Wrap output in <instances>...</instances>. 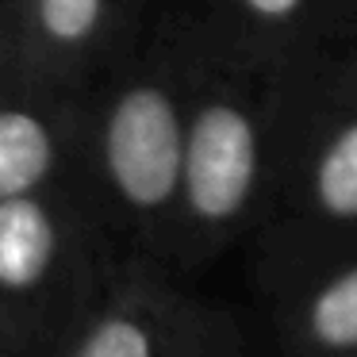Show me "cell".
Here are the masks:
<instances>
[{
	"mask_svg": "<svg viewBox=\"0 0 357 357\" xmlns=\"http://www.w3.org/2000/svg\"><path fill=\"white\" fill-rule=\"evenodd\" d=\"M204 31L188 8H154L123 58L81 100L77 188L116 257L165 265Z\"/></svg>",
	"mask_w": 357,
	"mask_h": 357,
	"instance_id": "obj_1",
	"label": "cell"
},
{
	"mask_svg": "<svg viewBox=\"0 0 357 357\" xmlns=\"http://www.w3.org/2000/svg\"><path fill=\"white\" fill-rule=\"evenodd\" d=\"M204 31L165 269L192 277L254 238L311 54H269ZM319 54V50H315Z\"/></svg>",
	"mask_w": 357,
	"mask_h": 357,
	"instance_id": "obj_2",
	"label": "cell"
},
{
	"mask_svg": "<svg viewBox=\"0 0 357 357\" xmlns=\"http://www.w3.org/2000/svg\"><path fill=\"white\" fill-rule=\"evenodd\" d=\"M250 242L261 288L357 242V50L342 58L311 54L269 204Z\"/></svg>",
	"mask_w": 357,
	"mask_h": 357,
	"instance_id": "obj_3",
	"label": "cell"
},
{
	"mask_svg": "<svg viewBox=\"0 0 357 357\" xmlns=\"http://www.w3.org/2000/svg\"><path fill=\"white\" fill-rule=\"evenodd\" d=\"M116 254L77 181L0 200V357H47Z\"/></svg>",
	"mask_w": 357,
	"mask_h": 357,
	"instance_id": "obj_4",
	"label": "cell"
},
{
	"mask_svg": "<svg viewBox=\"0 0 357 357\" xmlns=\"http://www.w3.org/2000/svg\"><path fill=\"white\" fill-rule=\"evenodd\" d=\"M47 357H246L231 307L146 257H116Z\"/></svg>",
	"mask_w": 357,
	"mask_h": 357,
	"instance_id": "obj_5",
	"label": "cell"
},
{
	"mask_svg": "<svg viewBox=\"0 0 357 357\" xmlns=\"http://www.w3.org/2000/svg\"><path fill=\"white\" fill-rule=\"evenodd\" d=\"M154 0H0V66L85 96L139 39Z\"/></svg>",
	"mask_w": 357,
	"mask_h": 357,
	"instance_id": "obj_6",
	"label": "cell"
},
{
	"mask_svg": "<svg viewBox=\"0 0 357 357\" xmlns=\"http://www.w3.org/2000/svg\"><path fill=\"white\" fill-rule=\"evenodd\" d=\"M81 100L0 66V200L77 181Z\"/></svg>",
	"mask_w": 357,
	"mask_h": 357,
	"instance_id": "obj_7",
	"label": "cell"
},
{
	"mask_svg": "<svg viewBox=\"0 0 357 357\" xmlns=\"http://www.w3.org/2000/svg\"><path fill=\"white\" fill-rule=\"evenodd\" d=\"M288 357H357V242L261 288Z\"/></svg>",
	"mask_w": 357,
	"mask_h": 357,
	"instance_id": "obj_8",
	"label": "cell"
},
{
	"mask_svg": "<svg viewBox=\"0 0 357 357\" xmlns=\"http://www.w3.org/2000/svg\"><path fill=\"white\" fill-rule=\"evenodd\" d=\"M354 0H192L188 12L227 43L269 54H315Z\"/></svg>",
	"mask_w": 357,
	"mask_h": 357,
	"instance_id": "obj_9",
	"label": "cell"
}]
</instances>
